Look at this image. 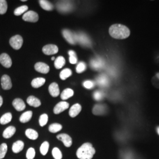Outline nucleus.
I'll return each instance as SVG.
<instances>
[{
    "label": "nucleus",
    "instance_id": "nucleus-13",
    "mask_svg": "<svg viewBox=\"0 0 159 159\" xmlns=\"http://www.w3.org/2000/svg\"><path fill=\"white\" fill-rule=\"evenodd\" d=\"M107 112V106L104 104H96L93 108V113L96 116L105 114Z\"/></svg>",
    "mask_w": 159,
    "mask_h": 159
},
{
    "label": "nucleus",
    "instance_id": "nucleus-26",
    "mask_svg": "<svg viewBox=\"0 0 159 159\" xmlns=\"http://www.w3.org/2000/svg\"><path fill=\"white\" fill-rule=\"evenodd\" d=\"M12 116L11 113H7L1 116L0 118V124L2 125H5L9 123L11 121Z\"/></svg>",
    "mask_w": 159,
    "mask_h": 159
},
{
    "label": "nucleus",
    "instance_id": "nucleus-29",
    "mask_svg": "<svg viewBox=\"0 0 159 159\" xmlns=\"http://www.w3.org/2000/svg\"><path fill=\"white\" fill-rule=\"evenodd\" d=\"M72 75V71L70 68H65L63 70L60 74V77L62 80H65Z\"/></svg>",
    "mask_w": 159,
    "mask_h": 159
},
{
    "label": "nucleus",
    "instance_id": "nucleus-18",
    "mask_svg": "<svg viewBox=\"0 0 159 159\" xmlns=\"http://www.w3.org/2000/svg\"><path fill=\"white\" fill-rule=\"evenodd\" d=\"M24 148V143L21 140H18L14 143L12 146V150L14 153H18L21 152Z\"/></svg>",
    "mask_w": 159,
    "mask_h": 159
},
{
    "label": "nucleus",
    "instance_id": "nucleus-17",
    "mask_svg": "<svg viewBox=\"0 0 159 159\" xmlns=\"http://www.w3.org/2000/svg\"><path fill=\"white\" fill-rule=\"evenodd\" d=\"M48 90L51 96L57 97L60 94V89L56 83H52L48 87Z\"/></svg>",
    "mask_w": 159,
    "mask_h": 159
},
{
    "label": "nucleus",
    "instance_id": "nucleus-7",
    "mask_svg": "<svg viewBox=\"0 0 159 159\" xmlns=\"http://www.w3.org/2000/svg\"><path fill=\"white\" fill-rule=\"evenodd\" d=\"M57 8L58 11L60 12H69L71 11L73 8V4L70 3L69 2H60L57 4Z\"/></svg>",
    "mask_w": 159,
    "mask_h": 159
},
{
    "label": "nucleus",
    "instance_id": "nucleus-39",
    "mask_svg": "<svg viewBox=\"0 0 159 159\" xmlns=\"http://www.w3.org/2000/svg\"><path fill=\"white\" fill-rule=\"evenodd\" d=\"M87 68V66L84 62H80L76 67V71L77 73H81L84 71Z\"/></svg>",
    "mask_w": 159,
    "mask_h": 159
},
{
    "label": "nucleus",
    "instance_id": "nucleus-22",
    "mask_svg": "<svg viewBox=\"0 0 159 159\" xmlns=\"http://www.w3.org/2000/svg\"><path fill=\"white\" fill-rule=\"evenodd\" d=\"M91 66L92 68L95 70L101 69L104 66V62L101 58H96L91 61Z\"/></svg>",
    "mask_w": 159,
    "mask_h": 159
},
{
    "label": "nucleus",
    "instance_id": "nucleus-15",
    "mask_svg": "<svg viewBox=\"0 0 159 159\" xmlns=\"http://www.w3.org/2000/svg\"><path fill=\"white\" fill-rule=\"evenodd\" d=\"M12 106L18 111H21L25 108V104L22 99L17 98L13 100Z\"/></svg>",
    "mask_w": 159,
    "mask_h": 159
},
{
    "label": "nucleus",
    "instance_id": "nucleus-23",
    "mask_svg": "<svg viewBox=\"0 0 159 159\" xmlns=\"http://www.w3.org/2000/svg\"><path fill=\"white\" fill-rule=\"evenodd\" d=\"M33 116V112L31 111H27L21 114L20 117V121L21 123H25L29 122Z\"/></svg>",
    "mask_w": 159,
    "mask_h": 159
},
{
    "label": "nucleus",
    "instance_id": "nucleus-6",
    "mask_svg": "<svg viewBox=\"0 0 159 159\" xmlns=\"http://www.w3.org/2000/svg\"><path fill=\"white\" fill-rule=\"evenodd\" d=\"M62 34H63V37L70 44L75 45L77 43L76 40H75V33H73L70 30L67 29H64L62 31Z\"/></svg>",
    "mask_w": 159,
    "mask_h": 159
},
{
    "label": "nucleus",
    "instance_id": "nucleus-38",
    "mask_svg": "<svg viewBox=\"0 0 159 159\" xmlns=\"http://www.w3.org/2000/svg\"><path fill=\"white\" fill-rule=\"evenodd\" d=\"M48 116L47 114H43L41 115L39 119V124L40 126L43 127L46 125L48 122Z\"/></svg>",
    "mask_w": 159,
    "mask_h": 159
},
{
    "label": "nucleus",
    "instance_id": "nucleus-14",
    "mask_svg": "<svg viewBox=\"0 0 159 159\" xmlns=\"http://www.w3.org/2000/svg\"><path fill=\"white\" fill-rule=\"evenodd\" d=\"M69 107V103L66 102H60L56 104L54 108V113L58 114L63 112Z\"/></svg>",
    "mask_w": 159,
    "mask_h": 159
},
{
    "label": "nucleus",
    "instance_id": "nucleus-30",
    "mask_svg": "<svg viewBox=\"0 0 159 159\" xmlns=\"http://www.w3.org/2000/svg\"><path fill=\"white\" fill-rule=\"evenodd\" d=\"M63 128V126L61 125L60 124L58 123H53L50 125L48 127V130L50 132L52 133H56L58 131L61 130Z\"/></svg>",
    "mask_w": 159,
    "mask_h": 159
},
{
    "label": "nucleus",
    "instance_id": "nucleus-27",
    "mask_svg": "<svg viewBox=\"0 0 159 159\" xmlns=\"http://www.w3.org/2000/svg\"><path fill=\"white\" fill-rule=\"evenodd\" d=\"M74 91L71 89H66L63 90L62 93L61 94V98L63 100H66L70 97L73 96Z\"/></svg>",
    "mask_w": 159,
    "mask_h": 159
},
{
    "label": "nucleus",
    "instance_id": "nucleus-31",
    "mask_svg": "<svg viewBox=\"0 0 159 159\" xmlns=\"http://www.w3.org/2000/svg\"><path fill=\"white\" fill-rule=\"evenodd\" d=\"M29 8L28 6H22L19 7L17 8L15 10H14V15L16 16H21L23 14H25L27 11L28 10Z\"/></svg>",
    "mask_w": 159,
    "mask_h": 159
},
{
    "label": "nucleus",
    "instance_id": "nucleus-35",
    "mask_svg": "<svg viewBox=\"0 0 159 159\" xmlns=\"http://www.w3.org/2000/svg\"><path fill=\"white\" fill-rule=\"evenodd\" d=\"M8 150V146L6 143H2L0 145V159H4Z\"/></svg>",
    "mask_w": 159,
    "mask_h": 159
},
{
    "label": "nucleus",
    "instance_id": "nucleus-5",
    "mask_svg": "<svg viewBox=\"0 0 159 159\" xmlns=\"http://www.w3.org/2000/svg\"><path fill=\"white\" fill-rule=\"evenodd\" d=\"M39 15L36 12L33 11H29L24 14L23 16V20L27 22L36 23L39 20Z\"/></svg>",
    "mask_w": 159,
    "mask_h": 159
},
{
    "label": "nucleus",
    "instance_id": "nucleus-44",
    "mask_svg": "<svg viewBox=\"0 0 159 159\" xmlns=\"http://www.w3.org/2000/svg\"><path fill=\"white\" fill-rule=\"evenodd\" d=\"M51 60H52V61H54V60H56V58L54 57H52L51 58Z\"/></svg>",
    "mask_w": 159,
    "mask_h": 159
},
{
    "label": "nucleus",
    "instance_id": "nucleus-11",
    "mask_svg": "<svg viewBox=\"0 0 159 159\" xmlns=\"http://www.w3.org/2000/svg\"><path fill=\"white\" fill-rule=\"evenodd\" d=\"M1 82L2 88L4 90H10L11 89L12 86L11 80L10 77L8 75H6V74L3 75L1 77Z\"/></svg>",
    "mask_w": 159,
    "mask_h": 159
},
{
    "label": "nucleus",
    "instance_id": "nucleus-12",
    "mask_svg": "<svg viewBox=\"0 0 159 159\" xmlns=\"http://www.w3.org/2000/svg\"><path fill=\"white\" fill-rule=\"evenodd\" d=\"M34 68L37 71L43 74H47L50 71V67L46 63L42 62L36 63Z\"/></svg>",
    "mask_w": 159,
    "mask_h": 159
},
{
    "label": "nucleus",
    "instance_id": "nucleus-43",
    "mask_svg": "<svg viewBox=\"0 0 159 159\" xmlns=\"http://www.w3.org/2000/svg\"><path fill=\"white\" fill-rule=\"evenodd\" d=\"M2 104H3V98L2 97L0 96V107L2 106Z\"/></svg>",
    "mask_w": 159,
    "mask_h": 159
},
{
    "label": "nucleus",
    "instance_id": "nucleus-1",
    "mask_svg": "<svg viewBox=\"0 0 159 159\" xmlns=\"http://www.w3.org/2000/svg\"><path fill=\"white\" fill-rule=\"evenodd\" d=\"M109 34L115 39L123 40L128 38L130 34V31L125 25L116 24L110 26L109 29Z\"/></svg>",
    "mask_w": 159,
    "mask_h": 159
},
{
    "label": "nucleus",
    "instance_id": "nucleus-8",
    "mask_svg": "<svg viewBox=\"0 0 159 159\" xmlns=\"http://www.w3.org/2000/svg\"><path fill=\"white\" fill-rule=\"evenodd\" d=\"M0 63L6 68H10L12 66V60L10 56L6 53L0 55Z\"/></svg>",
    "mask_w": 159,
    "mask_h": 159
},
{
    "label": "nucleus",
    "instance_id": "nucleus-33",
    "mask_svg": "<svg viewBox=\"0 0 159 159\" xmlns=\"http://www.w3.org/2000/svg\"><path fill=\"white\" fill-rule=\"evenodd\" d=\"M49 146H50V144L48 142H44L42 143L40 148V153L42 155L46 156V154H47L48 152Z\"/></svg>",
    "mask_w": 159,
    "mask_h": 159
},
{
    "label": "nucleus",
    "instance_id": "nucleus-24",
    "mask_svg": "<svg viewBox=\"0 0 159 159\" xmlns=\"http://www.w3.org/2000/svg\"><path fill=\"white\" fill-rule=\"evenodd\" d=\"M39 3L41 8L46 11H51L54 9V6L50 2L46 0L39 1Z\"/></svg>",
    "mask_w": 159,
    "mask_h": 159
},
{
    "label": "nucleus",
    "instance_id": "nucleus-40",
    "mask_svg": "<svg viewBox=\"0 0 159 159\" xmlns=\"http://www.w3.org/2000/svg\"><path fill=\"white\" fill-rule=\"evenodd\" d=\"M35 156V152L34 148H29L26 153V157L27 159H34Z\"/></svg>",
    "mask_w": 159,
    "mask_h": 159
},
{
    "label": "nucleus",
    "instance_id": "nucleus-34",
    "mask_svg": "<svg viewBox=\"0 0 159 159\" xmlns=\"http://www.w3.org/2000/svg\"><path fill=\"white\" fill-rule=\"evenodd\" d=\"M69 55V61L72 64H75L77 63V57L75 51L73 50H70L68 51Z\"/></svg>",
    "mask_w": 159,
    "mask_h": 159
},
{
    "label": "nucleus",
    "instance_id": "nucleus-4",
    "mask_svg": "<svg viewBox=\"0 0 159 159\" xmlns=\"http://www.w3.org/2000/svg\"><path fill=\"white\" fill-rule=\"evenodd\" d=\"M23 37L20 35H16L10 40V44L14 50H20L23 46Z\"/></svg>",
    "mask_w": 159,
    "mask_h": 159
},
{
    "label": "nucleus",
    "instance_id": "nucleus-28",
    "mask_svg": "<svg viewBox=\"0 0 159 159\" xmlns=\"http://www.w3.org/2000/svg\"><path fill=\"white\" fill-rule=\"evenodd\" d=\"M66 64V60L63 56H58L54 60V66L57 69L63 68Z\"/></svg>",
    "mask_w": 159,
    "mask_h": 159
},
{
    "label": "nucleus",
    "instance_id": "nucleus-36",
    "mask_svg": "<svg viewBox=\"0 0 159 159\" xmlns=\"http://www.w3.org/2000/svg\"><path fill=\"white\" fill-rule=\"evenodd\" d=\"M52 155L55 159H61L63 158L62 153L58 148H54L52 149Z\"/></svg>",
    "mask_w": 159,
    "mask_h": 159
},
{
    "label": "nucleus",
    "instance_id": "nucleus-20",
    "mask_svg": "<svg viewBox=\"0 0 159 159\" xmlns=\"http://www.w3.org/2000/svg\"><path fill=\"white\" fill-rule=\"evenodd\" d=\"M16 131V129L14 126H9L5 129L2 133V136L5 139H10L14 136Z\"/></svg>",
    "mask_w": 159,
    "mask_h": 159
},
{
    "label": "nucleus",
    "instance_id": "nucleus-2",
    "mask_svg": "<svg viewBox=\"0 0 159 159\" xmlns=\"http://www.w3.org/2000/svg\"><path fill=\"white\" fill-rule=\"evenodd\" d=\"M95 153L96 150L91 143H85L77 149L76 156L79 159H92Z\"/></svg>",
    "mask_w": 159,
    "mask_h": 159
},
{
    "label": "nucleus",
    "instance_id": "nucleus-37",
    "mask_svg": "<svg viewBox=\"0 0 159 159\" xmlns=\"http://www.w3.org/2000/svg\"><path fill=\"white\" fill-rule=\"evenodd\" d=\"M8 9L7 2L6 0H0V14H4Z\"/></svg>",
    "mask_w": 159,
    "mask_h": 159
},
{
    "label": "nucleus",
    "instance_id": "nucleus-25",
    "mask_svg": "<svg viewBox=\"0 0 159 159\" xmlns=\"http://www.w3.org/2000/svg\"><path fill=\"white\" fill-rule=\"evenodd\" d=\"M25 133L26 136L29 139L33 140L37 139L39 137V133H37V131L31 129H28L27 130H26Z\"/></svg>",
    "mask_w": 159,
    "mask_h": 159
},
{
    "label": "nucleus",
    "instance_id": "nucleus-41",
    "mask_svg": "<svg viewBox=\"0 0 159 159\" xmlns=\"http://www.w3.org/2000/svg\"><path fill=\"white\" fill-rule=\"evenodd\" d=\"M93 97L96 100H97V101L101 100L104 97V93L102 91H95L93 94Z\"/></svg>",
    "mask_w": 159,
    "mask_h": 159
},
{
    "label": "nucleus",
    "instance_id": "nucleus-32",
    "mask_svg": "<svg viewBox=\"0 0 159 159\" xmlns=\"http://www.w3.org/2000/svg\"><path fill=\"white\" fill-rule=\"evenodd\" d=\"M97 83L101 86H106L108 83V80L107 77L104 75H100L97 79Z\"/></svg>",
    "mask_w": 159,
    "mask_h": 159
},
{
    "label": "nucleus",
    "instance_id": "nucleus-42",
    "mask_svg": "<svg viewBox=\"0 0 159 159\" xmlns=\"http://www.w3.org/2000/svg\"><path fill=\"white\" fill-rule=\"evenodd\" d=\"M83 86L87 89H91L94 86V83L90 80H87L83 83Z\"/></svg>",
    "mask_w": 159,
    "mask_h": 159
},
{
    "label": "nucleus",
    "instance_id": "nucleus-45",
    "mask_svg": "<svg viewBox=\"0 0 159 159\" xmlns=\"http://www.w3.org/2000/svg\"><path fill=\"white\" fill-rule=\"evenodd\" d=\"M157 133H158V134H159V127H157Z\"/></svg>",
    "mask_w": 159,
    "mask_h": 159
},
{
    "label": "nucleus",
    "instance_id": "nucleus-21",
    "mask_svg": "<svg viewBox=\"0 0 159 159\" xmlns=\"http://www.w3.org/2000/svg\"><path fill=\"white\" fill-rule=\"evenodd\" d=\"M46 83V79L43 77H38L35 78L32 80L31 81V85L35 89L39 88L42 85H44Z\"/></svg>",
    "mask_w": 159,
    "mask_h": 159
},
{
    "label": "nucleus",
    "instance_id": "nucleus-3",
    "mask_svg": "<svg viewBox=\"0 0 159 159\" xmlns=\"http://www.w3.org/2000/svg\"><path fill=\"white\" fill-rule=\"evenodd\" d=\"M76 42L84 47H90L91 46V41L89 37L83 33H75Z\"/></svg>",
    "mask_w": 159,
    "mask_h": 159
},
{
    "label": "nucleus",
    "instance_id": "nucleus-19",
    "mask_svg": "<svg viewBox=\"0 0 159 159\" xmlns=\"http://www.w3.org/2000/svg\"><path fill=\"white\" fill-rule=\"evenodd\" d=\"M27 102L30 106L34 107H39L41 104L40 100L33 96H29L27 99Z\"/></svg>",
    "mask_w": 159,
    "mask_h": 159
},
{
    "label": "nucleus",
    "instance_id": "nucleus-9",
    "mask_svg": "<svg viewBox=\"0 0 159 159\" xmlns=\"http://www.w3.org/2000/svg\"><path fill=\"white\" fill-rule=\"evenodd\" d=\"M57 138L58 140L61 141L63 143L64 145L67 147V148H70L71 146L73 141L71 137L68 134H60L57 135Z\"/></svg>",
    "mask_w": 159,
    "mask_h": 159
},
{
    "label": "nucleus",
    "instance_id": "nucleus-10",
    "mask_svg": "<svg viewBox=\"0 0 159 159\" xmlns=\"http://www.w3.org/2000/svg\"><path fill=\"white\" fill-rule=\"evenodd\" d=\"M58 48L56 45L47 44L43 48V52L47 56L55 54L58 52Z\"/></svg>",
    "mask_w": 159,
    "mask_h": 159
},
{
    "label": "nucleus",
    "instance_id": "nucleus-16",
    "mask_svg": "<svg viewBox=\"0 0 159 159\" xmlns=\"http://www.w3.org/2000/svg\"><path fill=\"white\" fill-rule=\"evenodd\" d=\"M81 111V106L79 103L74 104L69 110V115L71 117H75Z\"/></svg>",
    "mask_w": 159,
    "mask_h": 159
}]
</instances>
